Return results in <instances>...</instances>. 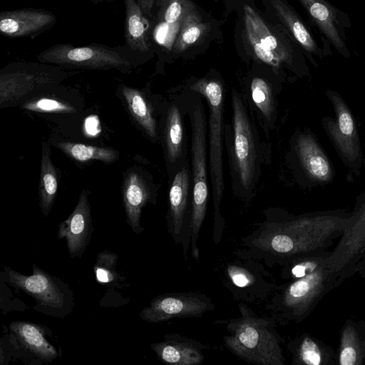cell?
Returning <instances> with one entry per match:
<instances>
[{"mask_svg": "<svg viewBox=\"0 0 365 365\" xmlns=\"http://www.w3.org/2000/svg\"><path fill=\"white\" fill-rule=\"evenodd\" d=\"M241 315L227 325L225 346L235 355L247 361L262 365H284L280 340L274 325L255 315L240 305Z\"/></svg>", "mask_w": 365, "mask_h": 365, "instance_id": "277c9868", "label": "cell"}, {"mask_svg": "<svg viewBox=\"0 0 365 365\" xmlns=\"http://www.w3.org/2000/svg\"><path fill=\"white\" fill-rule=\"evenodd\" d=\"M200 102L190 112L192 129L191 160L192 173V195L190 236L191 255L199 259L197 239L203 223L208 200L207 177V123L204 107Z\"/></svg>", "mask_w": 365, "mask_h": 365, "instance_id": "52a82bcc", "label": "cell"}, {"mask_svg": "<svg viewBox=\"0 0 365 365\" xmlns=\"http://www.w3.org/2000/svg\"><path fill=\"white\" fill-rule=\"evenodd\" d=\"M56 15L42 9H20L0 13V33L9 38H36L56 23Z\"/></svg>", "mask_w": 365, "mask_h": 365, "instance_id": "e0dca14e", "label": "cell"}, {"mask_svg": "<svg viewBox=\"0 0 365 365\" xmlns=\"http://www.w3.org/2000/svg\"><path fill=\"white\" fill-rule=\"evenodd\" d=\"M89 1H91V2H93L94 4H99V3H103V2L110 3V2H113L114 0H89Z\"/></svg>", "mask_w": 365, "mask_h": 365, "instance_id": "74e56055", "label": "cell"}, {"mask_svg": "<svg viewBox=\"0 0 365 365\" xmlns=\"http://www.w3.org/2000/svg\"><path fill=\"white\" fill-rule=\"evenodd\" d=\"M149 197V190L142 177L134 171L130 172L123 182V200L127 222L136 234L143 230L140 218Z\"/></svg>", "mask_w": 365, "mask_h": 365, "instance_id": "cb8c5ba5", "label": "cell"}, {"mask_svg": "<svg viewBox=\"0 0 365 365\" xmlns=\"http://www.w3.org/2000/svg\"><path fill=\"white\" fill-rule=\"evenodd\" d=\"M56 146L67 155L80 162L98 160L111 163L118 158L116 150L109 148L88 145L71 142H59Z\"/></svg>", "mask_w": 365, "mask_h": 365, "instance_id": "f546056e", "label": "cell"}, {"mask_svg": "<svg viewBox=\"0 0 365 365\" xmlns=\"http://www.w3.org/2000/svg\"><path fill=\"white\" fill-rule=\"evenodd\" d=\"M58 185V174L51 159L50 145L47 142H43L42 143L38 195L40 208L44 217L48 216L53 207Z\"/></svg>", "mask_w": 365, "mask_h": 365, "instance_id": "484cf974", "label": "cell"}, {"mask_svg": "<svg viewBox=\"0 0 365 365\" xmlns=\"http://www.w3.org/2000/svg\"><path fill=\"white\" fill-rule=\"evenodd\" d=\"M184 131L181 115L175 105L168 110L165 128V143L170 163H175L182 153Z\"/></svg>", "mask_w": 365, "mask_h": 365, "instance_id": "f1b7e54d", "label": "cell"}, {"mask_svg": "<svg viewBox=\"0 0 365 365\" xmlns=\"http://www.w3.org/2000/svg\"><path fill=\"white\" fill-rule=\"evenodd\" d=\"M23 108L41 113H74L76 109L70 104L49 98H41L23 105Z\"/></svg>", "mask_w": 365, "mask_h": 365, "instance_id": "d6a6232c", "label": "cell"}, {"mask_svg": "<svg viewBox=\"0 0 365 365\" xmlns=\"http://www.w3.org/2000/svg\"><path fill=\"white\" fill-rule=\"evenodd\" d=\"M125 44L140 53L155 55L151 39L152 20L143 13L137 0H123Z\"/></svg>", "mask_w": 365, "mask_h": 365, "instance_id": "ffe728a7", "label": "cell"}, {"mask_svg": "<svg viewBox=\"0 0 365 365\" xmlns=\"http://www.w3.org/2000/svg\"><path fill=\"white\" fill-rule=\"evenodd\" d=\"M363 354L361 345L355 329L351 325L346 326L341 337L339 364H363Z\"/></svg>", "mask_w": 365, "mask_h": 365, "instance_id": "4dcf8cb0", "label": "cell"}, {"mask_svg": "<svg viewBox=\"0 0 365 365\" xmlns=\"http://www.w3.org/2000/svg\"><path fill=\"white\" fill-rule=\"evenodd\" d=\"M264 11L281 25L312 64L331 53V44L319 43L308 25L287 0H259Z\"/></svg>", "mask_w": 365, "mask_h": 365, "instance_id": "5bb4252c", "label": "cell"}, {"mask_svg": "<svg viewBox=\"0 0 365 365\" xmlns=\"http://www.w3.org/2000/svg\"><path fill=\"white\" fill-rule=\"evenodd\" d=\"M327 259V256L304 257L292 267V280L282 297V308L291 319L304 318L327 292L336 287Z\"/></svg>", "mask_w": 365, "mask_h": 365, "instance_id": "8992f818", "label": "cell"}, {"mask_svg": "<svg viewBox=\"0 0 365 365\" xmlns=\"http://www.w3.org/2000/svg\"><path fill=\"white\" fill-rule=\"evenodd\" d=\"M311 22L336 51L345 58L350 56L346 31L351 28L349 15L328 0H297Z\"/></svg>", "mask_w": 365, "mask_h": 365, "instance_id": "9a60e30c", "label": "cell"}, {"mask_svg": "<svg viewBox=\"0 0 365 365\" xmlns=\"http://www.w3.org/2000/svg\"><path fill=\"white\" fill-rule=\"evenodd\" d=\"M190 89L204 96L209 108L208 158L215 211L213 240L217 244L225 227L220 211L225 188L222 166L224 88L220 78L213 73L194 81Z\"/></svg>", "mask_w": 365, "mask_h": 365, "instance_id": "3957f363", "label": "cell"}, {"mask_svg": "<svg viewBox=\"0 0 365 365\" xmlns=\"http://www.w3.org/2000/svg\"><path fill=\"white\" fill-rule=\"evenodd\" d=\"M190 179L187 165L175 175L169 190L168 224L169 232L176 243L180 242L184 230L188 203Z\"/></svg>", "mask_w": 365, "mask_h": 365, "instance_id": "603a6c76", "label": "cell"}, {"mask_svg": "<svg viewBox=\"0 0 365 365\" xmlns=\"http://www.w3.org/2000/svg\"><path fill=\"white\" fill-rule=\"evenodd\" d=\"M296 151L300 163L309 178L321 183L332 180V166L312 135L303 133L299 135L296 142Z\"/></svg>", "mask_w": 365, "mask_h": 365, "instance_id": "44dd1931", "label": "cell"}, {"mask_svg": "<svg viewBox=\"0 0 365 365\" xmlns=\"http://www.w3.org/2000/svg\"><path fill=\"white\" fill-rule=\"evenodd\" d=\"M221 22L198 4L183 21L173 50V61L192 59L205 52L214 42L222 40Z\"/></svg>", "mask_w": 365, "mask_h": 365, "instance_id": "8fae6325", "label": "cell"}, {"mask_svg": "<svg viewBox=\"0 0 365 365\" xmlns=\"http://www.w3.org/2000/svg\"><path fill=\"white\" fill-rule=\"evenodd\" d=\"M326 94L332 103L335 118H323L322 124L324 130L347 165L358 168L362 155L352 113L338 93L327 91Z\"/></svg>", "mask_w": 365, "mask_h": 365, "instance_id": "7c38bea8", "label": "cell"}, {"mask_svg": "<svg viewBox=\"0 0 365 365\" xmlns=\"http://www.w3.org/2000/svg\"><path fill=\"white\" fill-rule=\"evenodd\" d=\"M117 255L109 251H104L98 255L94 272L98 282L104 284L115 283L118 280L115 265Z\"/></svg>", "mask_w": 365, "mask_h": 365, "instance_id": "1f68e13d", "label": "cell"}, {"mask_svg": "<svg viewBox=\"0 0 365 365\" xmlns=\"http://www.w3.org/2000/svg\"><path fill=\"white\" fill-rule=\"evenodd\" d=\"M232 142L231 168L237 188L249 197L255 185L257 150L254 130L240 96L235 91L232 97Z\"/></svg>", "mask_w": 365, "mask_h": 365, "instance_id": "ba28073f", "label": "cell"}, {"mask_svg": "<svg viewBox=\"0 0 365 365\" xmlns=\"http://www.w3.org/2000/svg\"><path fill=\"white\" fill-rule=\"evenodd\" d=\"M250 91L252 101L267 120H271L274 113V101L271 83L267 76L270 68L259 63H252Z\"/></svg>", "mask_w": 365, "mask_h": 365, "instance_id": "4316f807", "label": "cell"}, {"mask_svg": "<svg viewBox=\"0 0 365 365\" xmlns=\"http://www.w3.org/2000/svg\"><path fill=\"white\" fill-rule=\"evenodd\" d=\"M193 0H160L152 19L151 39L158 66L173 63L174 44L184 20L195 6Z\"/></svg>", "mask_w": 365, "mask_h": 365, "instance_id": "30bf717a", "label": "cell"}, {"mask_svg": "<svg viewBox=\"0 0 365 365\" xmlns=\"http://www.w3.org/2000/svg\"><path fill=\"white\" fill-rule=\"evenodd\" d=\"M353 217L354 215L344 217L327 212L269 222L263 226L252 242L261 250L282 257L319 251L342 234Z\"/></svg>", "mask_w": 365, "mask_h": 365, "instance_id": "7a4b0ae2", "label": "cell"}, {"mask_svg": "<svg viewBox=\"0 0 365 365\" xmlns=\"http://www.w3.org/2000/svg\"><path fill=\"white\" fill-rule=\"evenodd\" d=\"M5 270L7 282L35 298L41 306L53 309L63 307L64 296L56 280L36 265H33L31 276L23 275L8 267H5Z\"/></svg>", "mask_w": 365, "mask_h": 365, "instance_id": "ac0fdd59", "label": "cell"}, {"mask_svg": "<svg viewBox=\"0 0 365 365\" xmlns=\"http://www.w3.org/2000/svg\"><path fill=\"white\" fill-rule=\"evenodd\" d=\"M93 231L88 192L83 190L78 203L68 217L58 225V237L65 238L71 257L81 256Z\"/></svg>", "mask_w": 365, "mask_h": 365, "instance_id": "d6986e66", "label": "cell"}, {"mask_svg": "<svg viewBox=\"0 0 365 365\" xmlns=\"http://www.w3.org/2000/svg\"><path fill=\"white\" fill-rule=\"evenodd\" d=\"M144 14L152 20L154 11L160 0H137Z\"/></svg>", "mask_w": 365, "mask_h": 365, "instance_id": "8d00e7d4", "label": "cell"}, {"mask_svg": "<svg viewBox=\"0 0 365 365\" xmlns=\"http://www.w3.org/2000/svg\"><path fill=\"white\" fill-rule=\"evenodd\" d=\"M217 2L222 3L224 7V11L226 15L235 14L236 11L243 6L245 4L256 2V0H215Z\"/></svg>", "mask_w": 365, "mask_h": 365, "instance_id": "d590c367", "label": "cell"}, {"mask_svg": "<svg viewBox=\"0 0 365 365\" xmlns=\"http://www.w3.org/2000/svg\"><path fill=\"white\" fill-rule=\"evenodd\" d=\"M66 73L47 63L17 62L0 73V105L15 101L39 87L58 82Z\"/></svg>", "mask_w": 365, "mask_h": 365, "instance_id": "9c48e42d", "label": "cell"}, {"mask_svg": "<svg viewBox=\"0 0 365 365\" xmlns=\"http://www.w3.org/2000/svg\"><path fill=\"white\" fill-rule=\"evenodd\" d=\"M227 273L232 282L239 287H244L253 281L252 275L245 269L231 266L227 269Z\"/></svg>", "mask_w": 365, "mask_h": 365, "instance_id": "e575fe53", "label": "cell"}, {"mask_svg": "<svg viewBox=\"0 0 365 365\" xmlns=\"http://www.w3.org/2000/svg\"><path fill=\"white\" fill-rule=\"evenodd\" d=\"M122 93L133 117L152 138L156 136V123L143 93L138 89L123 86Z\"/></svg>", "mask_w": 365, "mask_h": 365, "instance_id": "83f0119b", "label": "cell"}, {"mask_svg": "<svg viewBox=\"0 0 365 365\" xmlns=\"http://www.w3.org/2000/svg\"><path fill=\"white\" fill-rule=\"evenodd\" d=\"M11 331L29 351L42 359L53 360L57 356L55 348L46 340L38 325L24 322H13Z\"/></svg>", "mask_w": 365, "mask_h": 365, "instance_id": "d4e9b609", "label": "cell"}, {"mask_svg": "<svg viewBox=\"0 0 365 365\" xmlns=\"http://www.w3.org/2000/svg\"><path fill=\"white\" fill-rule=\"evenodd\" d=\"M151 58L126 44L110 46L100 43L80 46L56 43L36 56L37 60L43 63L86 69H114L122 73H130L135 66Z\"/></svg>", "mask_w": 365, "mask_h": 365, "instance_id": "5b68a950", "label": "cell"}, {"mask_svg": "<svg viewBox=\"0 0 365 365\" xmlns=\"http://www.w3.org/2000/svg\"><path fill=\"white\" fill-rule=\"evenodd\" d=\"M234 43L236 52L247 63H259L278 76L305 74V55L289 33L256 2L245 4L235 13Z\"/></svg>", "mask_w": 365, "mask_h": 365, "instance_id": "6da1fadb", "label": "cell"}, {"mask_svg": "<svg viewBox=\"0 0 365 365\" xmlns=\"http://www.w3.org/2000/svg\"><path fill=\"white\" fill-rule=\"evenodd\" d=\"M158 358L175 365H197L204 360L202 346L197 341L178 334L165 336L163 341L151 346Z\"/></svg>", "mask_w": 365, "mask_h": 365, "instance_id": "7402d4cb", "label": "cell"}, {"mask_svg": "<svg viewBox=\"0 0 365 365\" xmlns=\"http://www.w3.org/2000/svg\"><path fill=\"white\" fill-rule=\"evenodd\" d=\"M210 299L195 293H180L158 296L140 314L148 322H159L174 317H200L212 309Z\"/></svg>", "mask_w": 365, "mask_h": 365, "instance_id": "2e32d148", "label": "cell"}, {"mask_svg": "<svg viewBox=\"0 0 365 365\" xmlns=\"http://www.w3.org/2000/svg\"><path fill=\"white\" fill-rule=\"evenodd\" d=\"M365 257V200L354 213V217L334 251L327 256V264L336 286L353 274Z\"/></svg>", "mask_w": 365, "mask_h": 365, "instance_id": "4fadbf2b", "label": "cell"}, {"mask_svg": "<svg viewBox=\"0 0 365 365\" xmlns=\"http://www.w3.org/2000/svg\"><path fill=\"white\" fill-rule=\"evenodd\" d=\"M297 359L300 364L320 365L323 364L324 354L315 341L309 336H306L300 343Z\"/></svg>", "mask_w": 365, "mask_h": 365, "instance_id": "836d02e7", "label": "cell"}]
</instances>
